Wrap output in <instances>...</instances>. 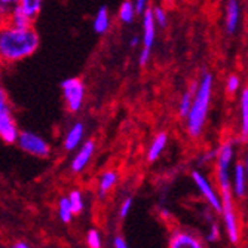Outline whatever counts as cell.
Wrapping results in <instances>:
<instances>
[{"label": "cell", "instance_id": "obj_8", "mask_svg": "<svg viewBox=\"0 0 248 248\" xmlns=\"http://www.w3.org/2000/svg\"><path fill=\"white\" fill-rule=\"evenodd\" d=\"M141 16H143V34H141V51L139 55V64L141 67H146L150 61L152 48L156 42L157 27H156V22L153 19L152 8H149Z\"/></svg>", "mask_w": 248, "mask_h": 248}, {"label": "cell", "instance_id": "obj_24", "mask_svg": "<svg viewBox=\"0 0 248 248\" xmlns=\"http://www.w3.org/2000/svg\"><path fill=\"white\" fill-rule=\"evenodd\" d=\"M58 216L61 218V221L64 223H69L73 217V211L70 207V202L69 198H61L60 199V204H58Z\"/></svg>", "mask_w": 248, "mask_h": 248}, {"label": "cell", "instance_id": "obj_30", "mask_svg": "<svg viewBox=\"0 0 248 248\" xmlns=\"http://www.w3.org/2000/svg\"><path fill=\"white\" fill-rule=\"evenodd\" d=\"M131 207H132V198H126L122 204H121V208H119V217L121 218H125L128 216V213L131 211Z\"/></svg>", "mask_w": 248, "mask_h": 248}, {"label": "cell", "instance_id": "obj_12", "mask_svg": "<svg viewBox=\"0 0 248 248\" xmlns=\"http://www.w3.org/2000/svg\"><path fill=\"white\" fill-rule=\"evenodd\" d=\"M95 153V141L94 140H88L82 144V147L78 150V153L75 155V157L70 162V168L73 172H80L83 171L88 164L91 162L93 156Z\"/></svg>", "mask_w": 248, "mask_h": 248}, {"label": "cell", "instance_id": "obj_2", "mask_svg": "<svg viewBox=\"0 0 248 248\" xmlns=\"http://www.w3.org/2000/svg\"><path fill=\"white\" fill-rule=\"evenodd\" d=\"M214 94V76L210 72H204L195 86L193 100L186 121V131L190 139H199L204 134L208 115L211 110Z\"/></svg>", "mask_w": 248, "mask_h": 248}, {"label": "cell", "instance_id": "obj_29", "mask_svg": "<svg viewBox=\"0 0 248 248\" xmlns=\"http://www.w3.org/2000/svg\"><path fill=\"white\" fill-rule=\"evenodd\" d=\"M132 5L137 15H143L149 9V0H132Z\"/></svg>", "mask_w": 248, "mask_h": 248}, {"label": "cell", "instance_id": "obj_33", "mask_svg": "<svg viewBox=\"0 0 248 248\" xmlns=\"http://www.w3.org/2000/svg\"><path fill=\"white\" fill-rule=\"evenodd\" d=\"M115 248H128L125 239L122 236H116L115 238Z\"/></svg>", "mask_w": 248, "mask_h": 248}, {"label": "cell", "instance_id": "obj_14", "mask_svg": "<svg viewBox=\"0 0 248 248\" xmlns=\"http://www.w3.org/2000/svg\"><path fill=\"white\" fill-rule=\"evenodd\" d=\"M239 137L248 141V86L242 88L239 94Z\"/></svg>", "mask_w": 248, "mask_h": 248}, {"label": "cell", "instance_id": "obj_27", "mask_svg": "<svg viewBox=\"0 0 248 248\" xmlns=\"http://www.w3.org/2000/svg\"><path fill=\"white\" fill-rule=\"evenodd\" d=\"M86 242H88L89 248H101V236H100L98 231H95V229L89 231L86 235Z\"/></svg>", "mask_w": 248, "mask_h": 248}, {"label": "cell", "instance_id": "obj_22", "mask_svg": "<svg viewBox=\"0 0 248 248\" xmlns=\"http://www.w3.org/2000/svg\"><path fill=\"white\" fill-rule=\"evenodd\" d=\"M18 6L24 11L29 16L33 19L37 18V15L42 11L43 6V0H18Z\"/></svg>", "mask_w": 248, "mask_h": 248}, {"label": "cell", "instance_id": "obj_37", "mask_svg": "<svg viewBox=\"0 0 248 248\" xmlns=\"http://www.w3.org/2000/svg\"><path fill=\"white\" fill-rule=\"evenodd\" d=\"M14 248H30L27 244H24V242H16L15 245H14Z\"/></svg>", "mask_w": 248, "mask_h": 248}, {"label": "cell", "instance_id": "obj_15", "mask_svg": "<svg viewBox=\"0 0 248 248\" xmlns=\"http://www.w3.org/2000/svg\"><path fill=\"white\" fill-rule=\"evenodd\" d=\"M83 135H85V125L82 122H76L73 124L69 131H67L65 137H64V149L67 152H73L79 147V144L83 140Z\"/></svg>", "mask_w": 248, "mask_h": 248}, {"label": "cell", "instance_id": "obj_25", "mask_svg": "<svg viewBox=\"0 0 248 248\" xmlns=\"http://www.w3.org/2000/svg\"><path fill=\"white\" fill-rule=\"evenodd\" d=\"M152 14H153V19L156 22V27L159 29H165L168 26V14L162 6H153L152 8Z\"/></svg>", "mask_w": 248, "mask_h": 248}, {"label": "cell", "instance_id": "obj_11", "mask_svg": "<svg viewBox=\"0 0 248 248\" xmlns=\"http://www.w3.org/2000/svg\"><path fill=\"white\" fill-rule=\"evenodd\" d=\"M231 190L233 198L236 199H242L247 196L248 192V178L244 170L242 162H235L232 167V172H231Z\"/></svg>", "mask_w": 248, "mask_h": 248}, {"label": "cell", "instance_id": "obj_16", "mask_svg": "<svg viewBox=\"0 0 248 248\" xmlns=\"http://www.w3.org/2000/svg\"><path fill=\"white\" fill-rule=\"evenodd\" d=\"M168 146V134L167 132H159V134H156L150 146H149V150H147V161L149 162H155L157 161L161 157V155L165 152Z\"/></svg>", "mask_w": 248, "mask_h": 248}, {"label": "cell", "instance_id": "obj_3", "mask_svg": "<svg viewBox=\"0 0 248 248\" xmlns=\"http://www.w3.org/2000/svg\"><path fill=\"white\" fill-rule=\"evenodd\" d=\"M236 143L232 139H226L217 147L216 159H214V177L216 185L220 193L232 192L231 190V172L235 164Z\"/></svg>", "mask_w": 248, "mask_h": 248}, {"label": "cell", "instance_id": "obj_35", "mask_svg": "<svg viewBox=\"0 0 248 248\" xmlns=\"http://www.w3.org/2000/svg\"><path fill=\"white\" fill-rule=\"evenodd\" d=\"M140 43H141V37L134 36V37L131 39V42H129V46H131V48H137Z\"/></svg>", "mask_w": 248, "mask_h": 248}, {"label": "cell", "instance_id": "obj_17", "mask_svg": "<svg viewBox=\"0 0 248 248\" xmlns=\"http://www.w3.org/2000/svg\"><path fill=\"white\" fill-rule=\"evenodd\" d=\"M11 26L14 27H18V29H29V27H33V18L29 16L24 11H22L18 5H15L14 8L9 9V14H8V19H6Z\"/></svg>", "mask_w": 248, "mask_h": 248}, {"label": "cell", "instance_id": "obj_20", "mask_svg": "<svg viewBox=\"0 0 248 248\" xmlns=\"http://www.w3.org/2000/svg\"><path fill=\"white\" fill-rule=\"evenodd\" d=\"M135 16H137V14H135L132 0H124L118 9V19L122 24H132Z\"/></svg>", "mask_w": 248, "mask_h": 248}, {"label": "cell", "instance_id": "obj_38", "mask_svg": "<svg viewBox=\"0 0 248 248\" xmlns=\"http://www.w3.org/2000/svg\"><path fill=\"white\" fill-rule=\"evenodd\" d=\"M164 2H167V3H172L174 0H164Z\"/></svg>", "mask_w": 248, "mask_h": 248}, {"label": "cell", "instance_id": "obj_31", "mask_svg": "<svg viewBox=\"0 0 248 248\" xmlns=\"http://www.w3.org/2000/svg\"><path fill=\"white\" fill-rule=\"evenodd\" d=\"M216 153H217V149H211V150L205 152L204 155H202V157H201V162H202V164L214 162V159H216Z\"/></svg>", "mask_w": 248, "mask_h": 248}, {"label": "cell", "instance_id": "obj_13", "mask_svg": "<svg viewBox=\"0 0 248 248\" xmlns=\"http://www.w3.org/2000/svg\"><path fill=\"white\" fill-rule=\"evenodd\" d=\"M241 24V3L239 0H228L224 11V30L228 34H235Z\"/></svg>", "mask_w": 248, "mask_h": 248}, {"label": "cell", "instance_id": "obj_10", "mask_svg": "<svg viewBox=\"0 0 248 248\" xmlns=\"http://www.w3.org/2000/svg\"><path fill=\"white\" fill-rule=\"evenodd\" d=\"M170 248H207L205 242L189 231L175 229L168 241Z\"/></svg>", "mask_w": 248, "mask_h": 248}, {"label": "cell", "instance_id": "obj_36", "mask_svg": "<svg viewBox=\"0 0 248 248\" xmlns=\"http://www.w3.org/2000/svg\"><path fill=\"white\" fill-rule=\"evenodd\" d=\"M242 165H244V170H245V174H247V178H248V155L245 156V159H244Z\"/></svg>", "mask_w": 248, "mask_h": 248}, {"label": "cell", "instance_id": "obj_28", "mask_svg": "<svg viewBox=\"0 0 248 248\" xmlns=\"http://www.w3.org/2000/svg\"><path fill=\"white\" fill-rule=\"evenodd\" d=\"M220 236H221V229H220V226H218L217 223H213L211 226H210V229H208V232H207L205 239H207L208 242H216V241L220 239Z\"/></svg>", "mask_w": 248, "mask_h": 248}, {"label": "cell", "instance_id": "obj_26", "mask_svg": "<svg viewBox=\"0 0 248 248\" xmlns=\"http://www.w3.org/2000/svg\"><path fill=\"white\" fill-rule=\"evenodd\" d=\"M69 202H70V207L73 214H79L83 210V198L82 193L79 190H72L69 195Z\"/></svg>", "mask_w": 248, "mask_h": 248}, {"label": "cell", "instance_id": "obj_9", "mask_svg": "<svg viewBox=\"0 0 248 248\" xmlns=\"http://www.w3.org/2000/svg\"><path fill=\"white\" fill-rule=\"evenodd\" d=\"M192 180L198 189V192L201 193V196L205 199L207 204L217 213H220L221 210V195L217 189V186H214L211 183V180L198 170L192 171Z\"/></svg>", "mask_w": 248, "mask_h": 248}, {"label": "cell", "instance_id": "obj_21", "mask_svg": "<svg viewBox=\"0 0 248 248\" xmlns=\"http://www.w3.org/2000/svg\"><path fill=\"white\" fill-rule=\"evenodd\" d=\"M118 182V174L115 171H106L101 177H100V183H98V193L100 196H106L113 186Z\"/></svg>", "mask_w": 248, "mask_h": 248}, {"label": "cell", "instance_id": "obj_18", "mask_svg": "<svg viewBox=\"0 0 248 248\" xmlns=\"http://www.w3.org/2000/svg\"><path fill=\"white\" fill-rule=\"evenodd\" d=\"M111 27V16H110V11L107 6H101L97 9L94 21H93V29L97 34L103 36L106 34Z\"/></svg>", "mask_w": 248, "mask_h": 248}, {"label": "cell", "instance_id": "obj_4", "mask_svg": "<svg viewBox=\"0 0 248 248\" xmlns=\"http://www.w3.org/2000/svg\"><path fill=\"white\" fill-rule=\"evenodd\" d=\"M221 195V218H223V229L226 233L231 244H239L242 238V228L238 210L235 207V198L232 192H224Z\"/></svg>", "mask_w": 248, "mask_h": 248}, {"label": "cell", "instance_id": "obj_5", "mask_svg": "<svg viewBox=\"0 0 248 248\" xmlns=\"http://www.w3.org/2000/svg\"><path fill=\"white\" fill-rule=\"evenodd\" d=\"M18 132L19 129L12 113L8 94L0 83V140L6 144H15Z\"/></svg>", "mask_w": 248, "mask_h": 248}, {"label": "cell", "instance_id": "obj_23", "mask_svg": "<svg viewBox=\"0 0 248 248\" xmlns=\"http://www.w3.org/2000/svg\"><path fill=\"white\" fill-rule=\"evenodd\" d=\"M242 89V79H241V76H238V75H229L228 76V79H226V82H224V91H226V94L228 95H236L239 91Z\"/></svg>", "mask_w": 248, "mask_h": 248}, {"label": "cell", "instance_id": "obj_1", "mask_svg": "<svg viewBox=\"0 0 248 248\" xmlns=\"http://www.w3.org/2000/svg\"><path fill=\"white\" fill-rule=\"evenodd\" d=\"M40 37L33 27L18 29L8 21L0 24V65H14L30 58L39 48Z\"/></svg>", "mask_w": 248, "mask_h": 248}, {"label": "cell", "instance_id": "obj_7", "mask_svg": "<svg viewBox=\"0 0 248 248\" xmlns=\"http://www.w3.org/2000/svg\"><path fill=\"white\" fill-rule=\"evenodd\" d=\"M15 144L22 152L36 157H48L51 155V144L33 131H19Z\"/></svg>", "mask_w": 248, "mask_h": 248}, {"label": "cell", "instance_id": "obj_34", "mask_svg": "<svg viewBox=\"0 0 248 248\" xmlns=\"http://www.w3.org/2000/svg\"><path fill=\"white\" fill-rule=\"evenodd\" d=\"M0 5H3L6 8H14L15 5H18V0H0Z\"/></svg>", "mask_w": 248, "mask_h": 248}, {"label": "cell", "instance_id": "obj_32", "mask_svg": "<svg viewBox=\"0 0 248 248\" xmlns=\"http://www.w3.org/2000/svg\"><path fill=\"white\" fill-rule=\"evenodd\" d=\"M8 14H9V8L3 6V5H0V24L2 22H5L8 19Z\"/></svg>", "mask_w": 248, "mask_h": 248}, {"label": "cell", "instance_id": "obj_6", "mask_svg": "<svg viewBox=\"0 0 248 248\" xmlns=\"http://www.w3.org/2000/svg\"><path fill=\"white\" fill-rule=\"evenodd\" d=\"M61 93L62 100L70 113H78L83 107L85 95H86V88L82 79L79 78H67L61 82Z\"/></svg>", "mask_w": 248, "mask_h": 248}, {"label": "cell", "instance_id": "obj_19", "mask_svg": "<svg viewBox=\"0 0 248 248\" xmlns=\"http://www.w3.org/2000/svg\"><path fill=\"white\" fill-rule=\"evenodd\" d=\"M196 86V83H195ZM195 86L187 89V91H185L182 95H180V100H178V104H177V113L178 116L185 119L189 113L190 110V106H192V100H193V93H195Z\"/></svg>", "mask_w": 248, "mask_h": 248}]
</instances>
